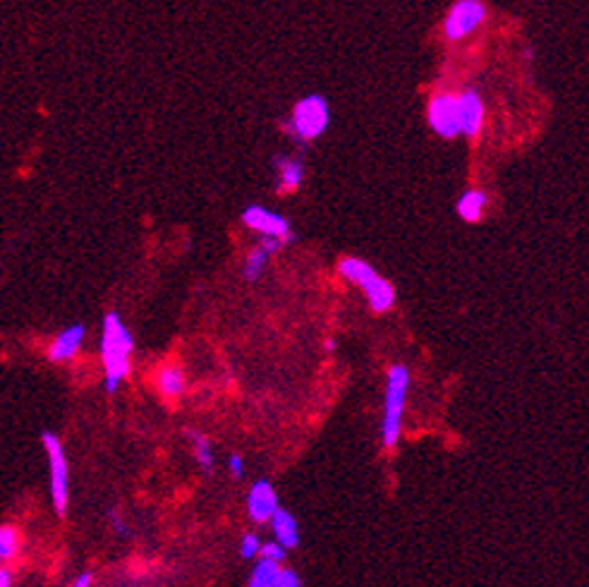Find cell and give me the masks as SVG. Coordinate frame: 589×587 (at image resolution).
<instances>
[{
	"label": "cell",
	"mask_w": 589,
	"mask_h": 587,
	"mask_svg": "<svg viewBox=\"0 0 589 587\" xmlns=\"http://www.w3.org/2000/svg\"><path fill=\"white\" fill-rule=\"evenodd\" d=\"M135 350V338L127 329L118 312H108L103 319L101 360L106 369V391L115 393L130 374V357Z\"/></svg>",
	"instance_id": "obj_1"
},
{
	"label": "cell",
	"mask_w": 589,
	"mask_h": 587,
	"mask_svg": "<svg viewBox=\"0 0 589 587\" xmlns=\"http://www.w3.org/2000/svg\"><path fill=\"white\" fill-rule=\"evenodd\" d=\"M340 276L348 278L350 283H357L362 288L364 298H367L369 307L374 312H386L396 305V288L393 283H388L384 276H379V271L374 269L372 264H367L364 259L357 257H345L343 262L338 264Z\"/></svg>",
	"instance_id": "obj_2"
},
{
	"label": "cell",
	"mask_w": 589,
	"mask_h": 587,
	"mask_svg": "<svg viewBox=\"0 0 589 587\" xmlns=\"http://www.w3.org/2000/svg\"><path fill=\"white\" fill-rule=\"evenodd\" d=\"M410 389V372L408 367L393 365L388 369L386 377V403H384V446L393 449L400 439V422H403V410H405V398H408Z\"/></svg>",
	"instance_id": "obj_3"
},
{
	"label": "cell",
	"mask_w": 589,
	"mask_h": 587,
	"mask_svg": "<svg viewBox=\"0 0 589 587\" xmlns=\"http://www.w3.org/2000/svg\"><path fill=\"white\" fill-rule=\"evenodd\" d=\"M41 444H44V451H46V458H48V475H51L53 508H56L58 516H65V513H68V501H70L68 458H65L63 444H60V439L53 432L41 434Z\"/></svg>",
	"instance_id": "obj_4"
},
{
	"label": "cell",
	"mask_w": 589,
	"mask_h": 587,
	"mask_svg": "<svg viewBox=\"0 0 589 587\" xmlns=\"http://www.w3.org/2000/svg\"><path fill=\"white\" fill-rule=\"evenodd\" d=\"M329 123H331L329 104H326L324 96L312 94V96H305L302 101H297L288 127L290 132H293V137L307 142V139H317L324 135Z\"/></svg>",
	"instance_id": "obj_5"
},
{
	"label": "cell",
	"mask_w": 589,
	"mask_h": 587,
	"mask_svg": "<svg viewBox=\"0 0 589 587\" xmlns=\"http://www.w3.org/2000/svg\"><path fill=\"white\" fill-rule=\"evenodd\" d=\"M487 20V8L477 0H460L448 12L446 22H443V32L451 41H460L470 36L475 29Z\"/></svg>",
	"instance_id": "obj_6"
},
{
	"label": "cell",
	"mask_w": 589,
	"mask_h": 587,
	"mask_svg": "<svg viewBox=\"0 0 589 587\" xmlns=\"http://www.w3.org/2000/svg\"><path fill=\"white\" fill-rule=\"evenodd\" d=\"M429 127L443 139H455L460 135V111L458 94H436L427 108Z\"/></svg>",
	"instance_id": "obj_7"
},
{
	"label": "cell",
	"mask_w": 589,
	"mask_h": 587,
	"mask_svg": "<svg viewBox=\"0 0 589 587\" xmlns=\"http://www.w3.org/2000/svg\"><path fill=\"white\" fill-rule=\"evenodd\" d=\"M242 221H245L252 231L266 235V238H276L281 242L293 240V231H290L288 219H283V216L276 214V211L259 207V204L247 207L245 214H242Z\"/></svg>",
	"instance_id": "obj_8"
},
{
	"label": "cell",
	"mask_w": 589,
	"mask_h": 587,
	"mask_svg": "<svg viewBox=\"0 0 589 587\" xmlns=\"http://www.w3.org/2000/svg\"><path fill=\"white\" fill-rule=\"evenodd\" d=\"M84 336H87V326L84 324H72L68 329H63L46 350L48 360L58 362V365L60 362H70L72 357L80 353Z\"/></svg>",
	"instance_id": "obj_9"
},
{
	"label": "cell",
	"mask_w": 589,
	"mask_h": 587,
	"mask_svg": "<svg viewBox=\"0 0 589 587\" xmlns=\"http://www.w3.org/2000/svg\"><path fill=\"white\" fill-rule=\"evenodd\" d=\"M278 508H281L278 506V494L271 487V482L259 480L254 484L250 489V496H247V511H250V518L254 523H269Z\"/></svg>",
	"instance_id": "obj_10"
},
{
	"label": "cell",
	"mask_w": 589,
	"mask_h": 587,
	"mask_svg": "<svg viewBox=\"0 0 589 587\" xmlns=\"http://www.w3.org/2000/svg\"><path fill=\"white\" fill-rule=\"evenodd\" d=\"M458 111H460V135L477 137L484 123V101L482 96L472 89L458 94Z\"/></svg>",
	"instance_id": "obj_11"
},
{
	"label": "cell",
	"mask_w": 589,
	"mask_h": 587,
	"mask_svg": "<svg viewBox=\"0 0 589 587\" xmlns=\"http://www.w3.org/2000/svg\"><path fill=\"white\" fill-rule=\"evenodd\" d=\"M271 528H273V535H276V544H281L283 549H295L297 544H300V525H297L295 516L290 511H285V508H278L276 513L271 516Z\"/></svg>",
	"instance_id": "obj_12"
},
{
	"label": "cell",
	"mask_w": 589,
	"mask_h": 587,
	"mask_svg": "<svg viewBox=\"0 0 589 587\" xmlns=\"http://www.w3.org/2000/svg\"><path fill=\"white\" fill-rule=\"evenodd\" d=\"M484 207H487V195L479 190H470L458 199V216L467 223H475L482 219Z\"/></svg>",
	"instance_id": "obj_13"
},
{
	"label": "cell",
	"mask_w": 589,
	"mask_h": 587,
	"mask_svg": "<svg viewBox=\"0 0 589 587\" xmlns=\"http://www.w3.org/2000/svg\"><path fill=\"white\" fill-rule=\"evenodd\" d=\"M278 173H281V190H297L302 185V178H305V168L297 159H276Z\"/></svg>",
	"instance_id": "obj_14"
},
{
	"label": "cell",
	"mask_w": 589,
	"mask_h": 587,
	"mask_svg": "<svg viewBox=\"0 0 589 587\" xmlns=\"http://www.w3.org/2000/svg\"><path fill=\"white\" fill-rule=\"evenodd\" d=\"M22 535L15 525H0V564H8L20 554Z\"/></svg>",
	"instance_id": "obj_15"
},
{
	"label": "cell",
	"mask_w": 589,
	"mask_h": 587,
	"mask_svg": "<svg viewBox=\"0 0 589 587\" xmlns=\"http://www.w3.org/2000/svg\"><path fill=\"white\" fill-rule=\"evenodd\" d=\"M159 391L166 398H175L185 391V372L180 367H163L159 372Z\"/></svg>",
	"instance_id": "obj_16"
},
{
	"label": "cell",
	"mask_w": 589,
	"mask_h": 587,
	"mask_svg": "<svg viewBox=\"0 0 589 587\" xmlns=\"http://www.w3.org/2000/svg\"><path fill=\"white\" fill-rule=\"evenodd\" d=\"M278 573H281V564H273V561L259 559L257 566H254L252 578L247 587H273L276 585Z\"/></svg>",
	"instance_id": "obj_17"
},
{
	"label": "cell",
	"mask_w": 589,
	"mask_h": 587,
	"mask_svg": "<svg viewBox=\"0 0 589 587\" xmlns=\"http://www.w3.org/2000/svg\"><path fill=\"white\" fill-rule=\"evenodd\" d=\"M192 446H194V458H197L199 468L204 472L214 470V451H211L209 439L204 434H192Z\"/></svg>",
	"instance_id": "obj_18"
},
{
	"label": "cell",
	"mask_w": 589,
	"mask_h": 587,
	"mask_svg": "<svg viewBox=\"0 0 589 587\" xmlns=\"http://www.w3.org/2000/svg\"><path fill=\"white\" fill-rule=\"evenodd\" d=\"M266 262H269V254L261 250V247H254V250L250 252V257H247V262H245V278H247V281H257V278L261 276V271H264Z\"/></svg>",
	"instance_id": "obj_19"
},
{
	"label": "cell",
	"mask_w": 589,
	"mask_h": 587,
	"mask_svg": "<svg viewBox=\"0 0 589 587\" xmlns=\"http://www.w3.org/2000/svg\"><path fill=\"white\" fill-rule=\"evenodd\" d=\"M259 556L266 561H273V564H281V561L285 559V549L276 542H266V544H261Z\"/></svg>",
	"instance_id": "obj_20"
},
{
	"label": "cell",
	"mask_w": 589,
	"mask_h": 587,
	"mask_svg": "<svg viewBox=\"0 0 589 587\" xmlns=\"http://www.w3.org/2000/svg\"><path fill=\"white\" fill-rule=\"evenodd\" d=\"M259 549H261V542L257 535H245L240 542V554L242 559H254V556H259Z\"/></svg>",
	"instance_id": "obj_21"
},
{
	"label": "cell",
	"mask_w": 589,
	"mask_h": 587,
	"mask_svg": "<svg viewBox=\"0 0 589 587\" xmlns=\"http://www.w3.org/2000/svg\"><path fill=\"white\" fill-rule=\"evenodd\" d=\"M273 587H305V585H302V578L297 576L295 571H290V568H281V573H278L276 578V585Z\"/></svg>",
	"instance_id": "obj_22"
},
{
	"label": "cell",
	"mask_w": 589,
	"mask_h": 587,
	"mask_svg": "<svg viewBox=\"0 0 589 587\" xmlns=\"http://www.w3.org/2000/svg\"><path fill=\"white\" fill-rule=\"evenodd\" d=\"M230 475L233 477H242L245 475V461H242V456H230Z\"/></svg>",
	"instance_id": "obj_23"
},
{
	"label": "cell",
	"mask_w": 589,
	"mask_h": 587,
	"mask_svg": "<svg viewBox=\"0 0 589 587\" xmlns=\"http://www.w3.org/2000/svg\"><path fill=\"white\" fill-rule=\"evenodd\" d=\"M261 250H264L266 254H273V252H278L283 247V242L281 240H276V238H264L261 240Z\"/></svg>",
	"instance_id": "obj_24"
},
{
	"label": "cell",
	"mask_w": 589,
	"mask_h": 587,
	"mask_svg": "<svg viewBox=\"0 0 589 587\" xmlns=\"http://www.w3.org/2000/svg\"><path fill=\"white\" fill-rule=\"evenodd\" d=\"M108 518H111V525H113V530L118 532V535H127V525H125V520L120 518L118 513L111 511V516H108Z\"/></svg>",
	"instance_id": "obj_25"
},
{
	"label": "cell",
	"mask_w": 589,
	"mask_h": 587,
	"mask_svg": "<svg viewBox=\"0 0 589 587\" xmlns=\"http://www.w3.org/2000/svg\"><path fill=\"white\" fill-rule=\"evenodd\" d=\"M91 585H94V576H91L89 571H84L82 576L72 583V587H91Z\"/></svg>",
	"instance_id": "obj_26"
},
{
	"label": "cell",
	"mask_w": 589,
	"mask_h": 587,
	"mask_svg": "<svg viewBox=\"0 0 589 587\" xmlns=\"http://www.w3.org/2000/svg\"><path fill=\"white\" fill-rule=\"evenodd\" d=\"M0 587H12V571L5 566H0Z\"/></svg>",
	"instance_id": "obj_27"
}]
</instances>
